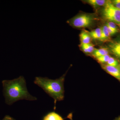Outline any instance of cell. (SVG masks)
Masks as SVG:
<instances>
[{
  "mask_svg": "<svg viewBox=\"0 0 120 120\" xmlns=\"http://www.w3.org/2000/svg\"><path fill=\"white\" fill-rule=\"evenodd\" d=\"M110 57V56L109 54V55L101 56L96 59L97 60L99 63L101 64H105V63H107Z\"/></svg>",
  "mask_w": 120,
  "mask_h": 120,
  "instance_id": "15",
  "label": "cell"
},
{
  "mask_svg": "<svg viewBox=\"0 0 120 120\" xmlns=\"http://www.w3.org/2000/svg\"><path fill=\"white\" fill-rule=\"evenodd\" d=\"M3 94L6 104L11 105L15 102L25 99L36 101V97L31 95L27 88L26 79L23 76L11 80H4L2 82Z\"/></svg>",
  "mask_w": 120,
  "mask_h": 120,
  "instance_id": "1",
  "label": "cell"
},
{
  "mask_svg": "<svg viewBox=\"0 0 120 120\" xmlns=\"http://www.w3.org/2000/svg\"><path fill=\"white\" fill-rule=\"evenodd\" d=\"M106 26L111 28L112 30H114L116 32H117L118 30L116 24L112 22H109L106 23Z\"/></svg>",
  "mask_w": 120,
  "mask_h": 120,
  "instance_id": "16",
  "label": "cell"
},
{
  "mask_svg": "<svg viewBox=\"0 0 120 120\" xmlns=\"http://www.w3.org/2000/svg\"><path fill=\"white\" fill-rule=\"evenodd\" d=\"M111 2L114 7L120 9V0H114Z\"/></svg>",
  "mask_w": 120,
  "mask_h": 120,
  "instance_id": "17",
  "label": "cell"
},
{
  "mask_svg": "<svg viewBox=\"0 0 120 120\" xmlns=\"http://www.w3.org/2000/svg\"><path fill=\"white\" fill-rule=\"evenodd\" d=\"M67 118H68L70 120H73L72 118V113H71L69 114L67 116Z\"/></svg>",
  "mask_w": 120,
  "mask_h": 120,
  "instance_id": "20",
  "label": "cell"
},
{
  "mask_svg": "<svg viewBox=\"0 0 120 120\" xmlns=\"http://www.w3.org/2000/svg\"><path fill=\"white\" fill-rule=\"evenodd\" d=\"M109 51L106 48H101L95 49L92 53V55L95 58H97L101 56L109 55Z\"/></svg>",
  "mask_w": 120,
  "mask_h": 120,
  "instance_id": "7",
  "label": "cell"
},
{
  "mask_svg": "<svg viewBox=\"0 0 120 120\" xmlns=\"http://www.w3.org/2000/svg\"><path fill=\"white\" fill-rule=\"evenodd\" d=\"M43 120H64L61 116L55 112L47 114L43 117Z\"/></svg>",
  "mask_w": 120,
  "mask_h": 120,
  "instance_id": "9",
  "label": "cell"
},
{
  "mask_svg": "<svg viewBox=\"0 0 120 120\" xmlns=\"http://www.w3.org/2000/svg\"><path fill=\"white\" fill-rule=\"evenodd\" d=\"M67 72L59 79H50L46 77H35L34 82L42 88L46 94L54 100V109L58 101H63L64 98V84Z\"/></svg>",
  "mask_w": 120,
  "mask_h": 120,
  "instance_id": "2",
  "label": "cell"
},
{
  "mask_svg": "<svg viewBox=\"0 0 120 120\" xmlns=\"http://www.w3.org/2000/svg\"><path fill=\"white\" fill-rule=\"evenodd\" d=\"M94 20V17L91 15L83 14L74 17L69 20V23L76 28H85L91 26Z\"/></svg>",
  "mask_w": 120,
  "mask_h": 120,
  "instance_id": "4",
  "label": "cell"
},
{
  "mask_svg": "<svg viewBox=\"0 0 120 120\" xmlns=\"http://www.w3.org/2000/svg\"><path fill=\"white\" fill-rule=\"evenodd\" d=\"M109 47L112 53L120 60V38L116 39L110 43Z\"/></svg>",
  "mask_w": 120,
  "mask_h": 120,
  "instance_id": "5",
  "label": "cell"
},
{
  "mask_svg": "<svg viewBox=\"0 0 120 120\" xmlns=\"http://www.w3.org/2000/svg\"><path fill=\"white\" fill-rule=\"evenodd\" d=\"M86 2L92 7L97 8L98 7L104 6L107 1L105 0H87L86 1Z\"/></svg>",
  "mask_w": 120,
  "mask_h": 120,
  "instance_id": "10",
  "label": "cell"
},
{
  "mask_svg": "<svg viewBox=\"0 0 120 120\" xmlns=\"http://www.w3.org/2000/svg\"><path fill=\"white\" fill-rule=\"evenodd\" d=\"M107 65L114 67H117L119 65L118 61L115 58L110 56L109 60L107 62Z\"/></svg>",
  "mask_w": 120,
  "mask_h": 120,
  "instance_id": "14",
  "label": "cell"
},
{
  "mask_svg": "<svg viewBox=\"0 0 120 120\" xmlns=\"http://www.w3.org/2000/svg\"><path fill=\"white\" fill-rule=\"evenodd\" d=\"M102 28H98L90 32V36L92 38L100 40L101 35Z\"/></svg>",
  "mask_w": 120,
  "mask_h": 120,
  "instance_id": "13",
  "label": "cell"
},
{
  "mask_svg": "<svg viewBox=\"0 0 120 120\" xmlns=\"http://www.w3.org/2000/svg\"><path fill=\"white\" fill-rule=\"evenodd\" d=\"M107 29H108V31H109V33L110 36H111V35H113L115 34H116V32L114 31V30H112V29L110 28V27H109L107 26Z\"/></svg>",
  "mask_w": 120,
  "mask_h": 120,
  "instance_id": "18",
  "label": "cell"
},
{
  "mask_svg": "<svg viewBox=\"0 0 120 120\" xmlns=\"http://www.w3.org/2000/svg\"><path fill=\"white\" fill-rule=\"evenodd\" d=\"M114 120H120V116H118L117 117H116Z\"/></svg>",
  "mask_w": 120,
  "mask_h": 120,
  "instance_id": "21",
  "label": "cell"
},
{
  "mask_svg": "<svg viewBox=\"0 0 120 120\" xmlns=\"http://www.w3.org/2000/svg\"><path fill=\"white\" fill-rule=\"evenodd\" d=\"M1 120H15L11 117L10 116L7 115V116H5L3 119Z\"/></svg>",
  "mask_w": 120,
  "mask_h": 120,
  "instance_id": "19",
  "label": "cell"
},
{
  "mask_svg": "<svg viewBox=\"0 0 120 120\" xmlns=\"http://www.w3.org/2000/svg\"><path fill=\"white\" fill-rule=\"evenodd\" d=\"M80 47L83 51L86 53H92L95 49L94 46L90 43L89 44H81Z\"/></svg>",
  "mask_w": 120,
  "mask_h": 120,
  "instance_id": "11",
  "label": "cell"
},
{
  "mask_svg": "<svg viewBox=\"0 0 120 120\" xmlns=\"http://www.w3.org/2000/svg\"><path fill=\"white\" fill-rule=\"evenodd\" d=\"M80 38L81 44H89L90 43L91 38L90 34L86 31L83 30L80 34Z\"/></svg>",
  "mask_w": 120,
  "mask_h": 120,
  "instance_id": "8",
  "label": "cell"
},
{
  "mask_svg": "<svg viewBox=\"0 0 120 120\" xmlns=\"http://www.w3.org/2000/svg\"><path fill=\"white\" fill-rule=\"evenodd\" d=\"M102 28L101 35L100 41H107L109 38L110 35L106 25L103 26Z\"/></svg>",
  "mask_w": 120,
  "mask_h": 120,
  "instance_id": "12",
  "label": "cell"
},
{
  "mask_svg": "<svg viewBox=\"0 0 120 120\" xmlns=\"http://www.w3.org/2000/svg\"><path fill=\"white\" fill-rule=\"evenodd\" d=\"M104 6L102 11L103 18L120 26V9L114 7L109 1H107Z\"/></svg>",
  "mask_w": 120,
  "mask_h": 120,
  "instance_id": "3",
  "label": "cell"
},
{
  "mask_svg": "<svg viewBox=\"0 0 120 120\" xmlns=\"http://www.w3.org/2000/svg\"><path fill=\"white\" fill-rule=\"evenodd\" d=\"M102 68L107 73L113 76L120 82V68L117 67H112L107 65L102 64Z\"/></svg>",
  "mask_w": 120,
  "mask_h": 120,
  "instance_id": "6",
  "label": "cell"
}]
</instances>
